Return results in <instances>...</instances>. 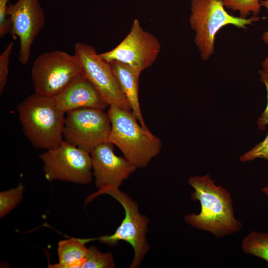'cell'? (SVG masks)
Listing matches in <instances>:
<instances>
[{
    "label": "cell",
    "instance_id": "obj_17",
    "mask_svg": "<svg viewBox=\"0 0 268 268\" xmlns=\"http://www.w3.org/2000/svg\"><path fill=\"white\" fill-rule=\"evenodd\" d=\"M115 266L112 254L102 253L92 246L88 248L81 268H113Z\"/></svg>",
    "mask_w": 268,
    "mask_h": 268
},
{
    "label": "cell",
    "instance_id": "obj_7",
    "mask_svg": "<svg viewBox=\"0 0 268 268\" xmlns=\"http://www.w3.org/2000/svg\"><path fill=\"white\" fill-rule=\"evenodd\" d=\"M43 162L46 179L79 184L90 183L93 178L89 152L74 146L64 140L60 145L39 155Z\"/></svg>",
    "mask_w": 268,
    "mask_h": 268
},
{
    "label": "cell",
    "instance_id": "obj_24",
    "mask_svg": "<svg viewBox=\"0 0 268 268\" xmlns=\"http://www.w3.org/2000/svg\"><path fill=\"white\" fill-rule=\"evenodd\" d=\"M261 6H263L268 10V0H260ZM262 39L266 43L268 44V30L265 32L262 37Z\"/></svg>",
    "mask_w": 268,
    "mask_h": 268
},
{
    "label": "cell",
    "instance_id": "obj_14",
    "mask_svg": "<svg viewBox=\"0 0 268 268\" xmlns=\"http://www.w3.org/2000/svg\"><path fill=\"white\" fill-rule=\"evenodd\" d=\"M109 63L119 87L129 102L132 112L140 125L147 128L138 97L139 79L142 70L136 67L119 61H114Z\"/></svg>",
    "mask_w": 268,
    "mask_h": 268
},
{
    "label": "cell",
    "instance_id": "obj_6",
    "mask_svg": "<svg viewBox=\"0 0 268 268\" xmlns=\"http://www.w3.org/2000/svg\"><path fill=\"white\" fill-rule=\"evenodd\" d=\"M80 75V66L75 56L58 50L39 56L31 70L35 92L52 97Z\"/></svg>",
    "mask_w": 268,
    "mask_h": 268
},
{
    "label": "cell",
    "instance_id": "obj_4",
    "mask_svg": "<svg viewBox=\"0 0 268 268\" xmlns=\"http://www.w3.org/2000/svg\"><path fill=\"white\" fill-rule=\"evenodd\" d=\"M100 195H108L115 199L124 208L125 214L121 225L113 234L101 236L96 239L111 246L117 244L120 241L128 242L134 252L130 268L138 267L149 249L146 237L148 219L139 213L137 202L116 187L105 186L99 188L86 198L85 204Z\"/></svg>",
    "mask_w": 268,
    "mask_h": 268
},
{
    "label": "cell",
    "instance_id": "obj_11",
    "mask_svg": "<svg viewBox=\"0 0 268 268\" xmlns=\"http://www.w3.org/2000/svg\"><path fill=\"white\" fill-rule=\"evenodd\" d=\"M6 14L10 23L9 33L19 39V61L26 65L32 45L44 26V10L39 0H18L8 3Z\"/></svg>",
    "mask_w": 268,
    "mask_h": 268
},
{
    "label": "cell",
    "instance_id": "obj_15",
    "mask_svg": "<svg viewBox=\"0 0 268 268\" xmlns=\"http://www.w3.org/2000/svg\"><path fill=\"white\" fill-rule=\"evenodd\" d=\"M96 239H79L71 238L58 243L59 263L49 265V268H79L85 260L88 251L86 243Z\"/></svg>",
    "mask_w": 268,
    "mask_h": 268
},
{
    "label": "cell",
    "instance_id": "obj_10",
    "mask_svg": "<svg viewBox=\"0 0 268 268\" xmlns=\"http://www.w3.org/2000/svg\"><path fill=\"white\" fill-rule=\"evenodd\" d=\"M161 44L153 34L144 30L138 19H134L130 32L112 50L100 54L110 63L116 61L139 68L142 71L151 67L160 53Z\"/></svg>",
    "mask_w": 268,
    "mask_h": 268
},
{
    "label": "cell",
    "instance_id": "obj_18",
    "mask_svg": "<svg viewBox=\"0 0 268 268\" xmlns=\"http://www.w3.org/2000/svg\"><path fill=\"white\" fill-rule=\"evenodd\" d=\"M24 187L20 183L15 188L0 193V217L6 215L15 208L22 198Z\"/></svg>",
    "mask_w": 268,
    "mask_h": 268
},
{
    "label": "cell",
    "instance_id": "obj_20",
    "mask_svg": "<svg viewBox=\"0 0 268 268\" xmlns=\"http://www.w3.org/2000/svg\"><path fill=\"white\" fill-rule=\"evenodd\" d=\"M13 43H9L0 55V94H2L5 87L8 75V65Z\"/></svg>",
    "mask_w": 268,
    "mask_h": 268
},
{
    "label": "cell",
    "instance_id": "obj_16",
    "mask_svg": "<svg viewBox=\"0 0 268 268\" xmlns=\"http://www.w3.org/2000/svg\"><path fill=\"white\" fill-rule=\"evenodd\" d=\"M242 251L268 263V233L252 231L242 240Z\"/></svg>",
    "mask_w": 268,
    "mask_h": 268
},
{
    "label": "cell",
    "instance_id": "obj_19",
    "mask_svg": "<svg viewBox=\"0 0 268 268\" xmlns=\"http://www.w3.org/2000/svg\"><path fill=\"white\" fill-rule=\"evenodd\" d=\"M224 7L233 11H239L240 17L246 18L249 12L257 16L261 10L260 0H223Z\"/></svg>",
    "mask_w": 268,
    "mask_h": 268
},
{
    "label": "cell",
    "instance_id": "obj_25",
    "mask_svg": "<svg viewBox=\"0 0 268 268\" xmlns=\"http://www.w3.org/2000/svg\"><path fill=\"white\" fill-rule=\"evenodd\" d=\"M262 66L265 71H268V57L265 59L262 63Z\"/></svg>",
    "mask_w": 268,
    "mask_h": 268
},
{
    "label": "cell",
    "instance_id": "obj_13",
    "mask_svg": "<svg viewBox=\"0 0 268 268\" xmlns=\"http://www.w3.org/2000/svg\"><path fill=\"white\" fill-rule=\"evenodd\" d=\"M53 98L58 108L66 114L81 108L105 110L109 106L92 84L82 75L75 78Z\"/></svg>",
    "mask_w": 268,
    "mask_h": 268
},
{
    "label": "cell",
    "instance_id": "obj_26",
    "mask_svg": "<svg viewBox=\"0 0 268 268\" xmlns=\"http://www.w3.org/2000/svg\"><path fill=\"white\" fill-rule=\"evenodd\" d=\"M261 190L268 197V186L263 187Z\"/></svg>",
    "mask_w": 268,
    "mask_h": 268
},
{
    "label": "cell",
    "instance_id": "obj_1",
    "mask_svg": "<svg viewBox=\"0 0 268 268\" xmlns=\"http://www.w3.org/2000/svg\"><path fill=\"white\" fill-rule=\"evenodd\" d=\"M188 183L194 189L191 198L199 201V213L186 214L185 222L196 228L222 238L240 230L243 225L235 216L230 192L216 185L209 174L190 177Z\"/></svg>",
    "mask_w": 268,
    "mask_h": 268
},
{
    "label": "cell",
    "instance_id": "obj_27",
    "mask_svg": "<svg viewBox=\"0 0 268 268\" xmlns=\"http://www.w3.org/2000/svg\"></svg>",
    "mask_w": 268,
    "mask_h": 268
},
{
    "label": "cell",
    "instance_id": "obj_23",
    "mask_svg": "<svg viewBox=\"0 0 268 268\" xmlns=\"http://www.w3.org/2000/svg\"><path fill=\"white\" fill-rule=\"evenodd\" d=\"M259 73L261 75V80L263 82L267 88L268 103L265 111L262 113L257 122L258 129L260 130H265L266 126L268 125V71L264 70H260Z\"/></svg>",
    "mask_w": 268,
    "mask_h": 268
},
{
    "label": "cell",
    "instance_id": "obj_2",
    "mask_svg": "<svg viewBox=\"0 0 268 268\" xmlns=\"http://www.w3.org/2000/svg\"><path fill=\"white\" fill-rule=\"evenodd\" d=\"M17 111L22 132L34 147L53 149L64 140L66 113L53 97L34 92L18 104Z\"/></svg>",
    "mask_w": 268,
    "mask_h": 268
},
{
    "label": "cell",
    "instance_id": "obj_9",
    "mask_svg": "<svg viewBox=\"0 0 268 268\" xmlns=\"http://www.w3.org/2000/svg\"><path fill=\"white\" fill-rule=\"evenodd\" d=\"M111 125L107 112L81 108L66 114L64 140L88 152L108 141Z\"/></svg>",
    "mask_w": 268,
    "mask_h": 268
},
{
    "label": "cell",
    "instance_id": "obj_21",
    "mask_svg": "<svg viewBox=\"0 0 268 268\" xmlns=\"http://www.w3.org/2000/svg\"><path fill=\"white\" fill-rule=\"evenodd\" d=\"M257 158H262L268 161V134L263 141L257 144L250 150L241 155V162L252 161Z\"/></svg>",
    "mask_w": 268,
    "mask_h": 268
},
{
    "label": "cell",
    "instance_id": "obj_22",
    "mask_svg": "<svg viewBox=\"0 0 268 268\" xmlns=\"http://www.w3.org/2000/svg\"><path fill=\"white\" fill-rule=\"evenodd\" d=\"M9 0H0V37L3 38L10 31V23L6 12Z\"/></svg>",
    "mask_w": 268,
    "mask_h": 268
},
{
    "label": "cell",
    "instance_id": "obj_5",
    "mask_svg": "<svg viewBox=\"0 0 268 268\" xmlns=\"http://www.w3.org/2000/svg\"><path fill=\"white\" fill-rule=\"evenodd\" d=\"M189 23L196 32L195 42L202 60L206 61L214 53L215 35L223 27L232 24L246 29L260 17L243 18L229 14L225 9L223 0H192Z\"/></svg>",
    "mask_w": 268,
    "mask_h": 268
},
{
    "label": "cell",
    "instance_id": "obj_8",
    "mask_svg": "<svg viewBox=\"0 0 268 268\" xmlns=\"http://www.w3.org/2000/svg\"><path fill=\"white\" fill-rule=\"evenodd\" d=\"M74 52L80 66L81 75L92 84L105 102L109 106L132 111L110 64L102 59L93 47L84 43H76Z\"/></svg>",
    "mask_w": 268,
    "mask_h": 268
},
{
    "label": "cell",
    "instance_id": "obj_12",
    "mask_svg": "<svg viewBox=\"0 0 268 268\" xmlns=\"http://www.w3.org/2000/svg\"><path fill=\"white\" fill-rule=\"evenodd\" d=\"M90 154L95 185L98 189L105 186L119 188L137 169L125 157L116 155L113 144L109 141L97 146Z\"/></svg>",
    "mask_w": 268,
    "mask_h": 268
},
{
    "label": "cell",
    "instance_id": "obj_3",
    "mask_svg": "<svg viewBox=\"0 0 268 268\" xmlns=\"http://www.w3.org/2000/svg\"><path fill=\"white\" fill-rule=\"evenodd\" d=\"M107 113L111 125L108 141L137 168L146 167L160 152L161 139L141 126L132 111L109 106Z\"/></svg>",
    "mask_w": 268,
    "mask_h": 268
}]
</instances>
